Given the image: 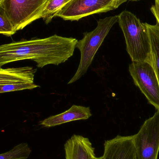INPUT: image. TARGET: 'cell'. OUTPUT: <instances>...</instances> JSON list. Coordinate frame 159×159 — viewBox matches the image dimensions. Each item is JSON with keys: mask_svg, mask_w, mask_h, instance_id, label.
Listing matches in <instances>:
<instances>
[{"mask_svg": "<svg viewBox=\"0 0 159 159\" xmlns=\"http://www.w3.org/2000/svg\"><path fill=\"white\" fill-rule=\"evenodd\" d=\"M78 40L55 34L47 38L21 40L0 45V69L7 63L24 60L35 61L43 68L58 65L73 56Z\"/></svg>", "mask_w": 159, "mask_h": 159, "instance_id": "6da1fadb", "label": "cell"}, {"mask_svg": "<svg viewBox=\"0 0 159 159\" xmlns=\"http://www.w3.org/2000/svg\"><path fill=\"white\" fill-rule=\"evenodd\" d=\"M119 25L122 31L126 50L132 61H145L153 65L149 34L144 23L129 11L118 15Z\"/></svg>", "mask_w": 159, "mask_h": 159, "instance_id": "7a4b0ae2", "label": "cell"}, {"mask_svg": "<svg viewBox=\"0 0 159 159\" xmlns=\"http://www.w3.org/2000/svg\"><path fill=\"white\" fill-rule=\"evenodd\" d=\"M118 16L107 17L97 21V27L89 32L85 33L81 40L78 41L76 48L81 54L80 62L75 75L68 84L74 83L87 72L94 56L113 26L118 22Z\"/></svg>", "mask_w": 159, "mask_h": 159, "instance_id": "3957f363", "label": "cell"}, {"mask_svg": "<svg viewBox=\"0 0 159 159\" xmlns=\"http://www.w3.org/2000/svg\"><path fill=\"white\" fill-rule=\"evenodd\" d=\"M48 0H3L1 3L16 31L22 30L40 16Z\"/></svg>", "mask_w": 159, "mask_h": 159, "instance_id": "277c9868", "label": "cell"}, {"mask_svg": "<svg viewBox=\"0 0 159 159\" xmlns=\"http://www.w3.org/2000/svg\"><path fill=\"white\" fill-rule=\"evenodd\" d=\"M136 159H158L159 152V109L146 120L133 135Z\"/></svg>", "mask_w": 159, "mask_h": 159, "instance_id": "5b68a950", "label": "cell"}, {"mask_svg": "<svg viewBox=\"0 0 159 159\" xmlns=\"http://www.w3.org/2000/svg\"><path fill=\"white\" fill-rule=\"evenodd\" d=\"M129 71L134 84L148 102L159 109V83L153 65L145 61H132Z\"/></svg>", "mask_w": 159, "mask_h": 159, "instance_id": "8992f818", "label": "cell"}, {"mask_svg": "<svg viewBox=\"0 0 159 159\" xmlns=\"http://www.w3.org/2000/svg\"><path fill=\"white\" fill-rule=\"evenodd\" d=\"M122 3L112 0H71L56 17L64 20H78L90 15L115 10Z\"/></svg>", "mask_w": 159, "mask_h": 159, "instance_id": "52a82bcc", "label": "cell"}, {"mask_svg": "<svg viewBox=\"0 0 159 159\" xmlns=\"http://www.w3.org/2000/svg\"><path fill=\"white\" fill-rule=\"evenodd\" d=\"M102 159H136L133 135H118L105 141Z\"/></svg>", "mask_w": 159, "mask_h": 159, "instance_id": "ba28073f", "label": "cell"}, {"mask_svg": "<svg viewBox=\"0 0 159 159\" xmlns=\"http://www.w3.org/2000/svg\"><path fill=\"white\" fill-rule=\"evenodd\" d=\"M65 159H94L95 149L87 137L74 134L64 145Z\"/></svg>", "mask_w": 159, "mask_h": 159, "instance_id": "9c48e42d", "label": "cell"}, {"mask_svg": "<svg viewBox=\"0 0 159 159\" xmlns=\"http://www.w3.org/2000/svg\"><path fill=\"white\" fill-rule=\"evenodd\" d=\"M91 116L89 107L74 105L67 111L40 121V125L45 128H51L75 120H85Z\"/></svg>", "mask_w": 159, "mask_h": 159, "instance_id": "30bf717a", "label": "cell"}, {"mask_svg": "<svg viewBox=\"0 0 159 159\" xmlns=\"http://www.w3.org/2000/svg\"><path fill=\"white\" fill-rule=\"evenodd\" d=\"M37 70L31 67L0 69V85L17 83H34Z\"/></svg>", "mask_w": 159, "mask_h": 159, "instance_id": "8fae6325", "label": "cell"}, {"mask_svg": "<svg viewBox=\"0 0 159 159\" xmlns=\"http://www.w3.org/2000/svg\"><path fill=\"white\" fill-rule=\"evenodd\" d=\"M151 44L152 62L159 83V24L151 25L145 22Z\"/></svg>", "mask_w": 159, "mask_h": 159, "instance_id": "7c38bea8", "label": "cell"}, {"mask_svg": "<svg viewBox=\"0 0 159 159\" xmlns=\"http://www.w3.org/2000/svg\"><path fill=\"white\" fill-rule=\"evenodd\" d=\"M71 0H48L43 9L40 18H43L46 24H48L57 13Z\"/></svg>", "mask_w": 159, "mask_h": 159, "instance_id": "4fadbf2b", "label": "cell"}, {"mask_svg": "<svg viewBox=\"0 0 159 159\" xmlns=\"http://www.w3.org/2000/svg\"><path fill=\"white\" fill-rule=\"evenodd\" d=\"M31 150L27 143H21L9 151L0 154V159H28Z\"/></svg>", "mask_w": 159, "mask_h": 159, "instance_id": "5bb4252c", "label": "cell"}, {"mask_svg": "<svg viewBox=\"0 0 159 159\" xmlns=\"http://www.w3.org/2000/svg\"><path fill=\"white\" fill-rule=\"evenodd\" d=\"M16 32L3 6L2 3H0V34L10 36Z\"/></svg>", "mask_w": 159, "mask_h": 159, "instance_id": "9a60e30c", "label": "cell"}, {"mask_svg": "<svg viewBox=\"0 0 159 159\" xmlns=\"http://www.w3.org/2000/svg\"><path fill=\"white\" fill-rule=\"evenodd\" d=\"M39 87L34 83L30 82H17L10 84L0 85V93L16 91L26 89H32Z\"/></svg>", "mask_w": 159, "mask_h": 159, "instance_id": "2e32d148", "label": "cell"}, {"mask_svg": "<svg viewBox=\"0 0 159 159\" xmlns=\"http://www.w3.org/2000/svg\"><path fill=\"white\" fill-rule=\"evenodd\" d=\"M150 10L159 24V0H155V4L151 7Z\"/></svg>", "mask_w": 159, "mask_h": 159, "instance_id": "e0dca14e", "label": "cell"}, {"mask_svg": "<svg viewBox=\"0 0 159 159\" xmlns=\"http://www.w3.org/2000/svg\"><path fill=\"white\" fill-rule=\"evenodd\" d=\"M112 1H116V2H120L123 3L125 2H126V1H128V0H112Z\"/></svg>", "mask_w": 159, "mask_h": 159, "instance_id": "ac0fdd59", "label": "cell"}, {"mask_svg": "<svg viewBox=\"0 0 159 159\" xmlns=\"http://www.w3.org/2000/svg\"><path fill=\"white\" fill-rule=\"evenodd\" d=\"M94 159H102V157H95V158H94Z\"/></svg>", "mask_w": 159, "mask_h": 159, "instance_id": "d6986e66", "label": "cell"}, {"mask_svg": "<svg viewBox=\"0 0 159 159\" xmlns=\"http://www.w3.org/2000/svg\"><path fill=\"white\" fill-rule=\"evenodd\" d=\"M3 1V0H0V3H1Z\"/></svg>", "mask_w": 159, "mask_h": 159, "instance_id": "ffe728a7", "label": "cell"}, {"mask_svg": "<svg viewBox=\"0 0 159 159\" xmlns=\"http://www.w3.org/2000/svg\"><path fill=\"white\" fill-rule=\"evenodd\" d=\"M130 1H139V0H130Z\"/></svg>", "mask_w": 159, "mask_h": 159, "instance_id": "44dd1931", "label": "cell"}]
</instances>
